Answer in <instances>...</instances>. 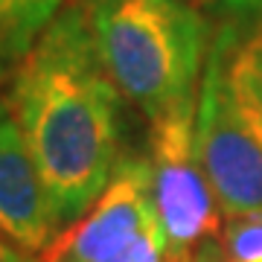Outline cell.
Segmentation results:
<instances>
[{
	"label": "cell",
	"mask_w": 262,
	"mask_h": 262,
	"mask_svg": "<svg viewBox=\"0 0 262 262\" xmlns=\"http://www.w3.org/2000/svg\"><path fill=\"white\" fill-rule=\"evenodd\" d=\"M122 99L76 0L9 79L6 105L61 230L96 204L120 166Z\"/></svg>",
	"instance_id": "obj_1"
},
{
	"label": "cell",
	"mask_w": 262,
	"mask_h": 262,
	"mask_svg": "<svg viewBox=\"0 0 262 262\" xmlns=\"http://www.w3.org/2000/svg\"><path fill=\"white\" fill-rule=\"evenodd\" d=\"M120 94L151 122L198 102L213 20L184 0H76Z\"/></svg>",
	"instance_id": "obj_2"
},
{
	"label": "cell",
	"mask_w": 262,
	"mask_h": 262,
	"mask_svg": "<svg viewBox=\"0 0 262 262\" xmlns=\"http://www.w3.org/2000/svg\"><path fill=\"white\" fill-rule=\"evenodd\" d=\"M149 181L169 262H187L222 239V204L195 151V105L151 122Z\"/></svg>",
	"instance_id": "obj_3"
},
{
	"label": "cell",
	"mask_w": 262,
	"mask_h": 262,
	"mask_svg": "<svg viewBox=\"0 0 262 262\" xmlns=\"http://www.w3.org/2000/svg\"><path fill=\"white\" fill-rule=\"evenodd\" d=\"M195 151L227 219L262 213V134L239 111L213 44L195 102Z\"/></svg>",
	"instance_id": "obj_4"
},
{
	"label": "cell",
	"mask_w": 262,
	"mask_h": 262,
	"mask_svg": "<svg viewBox=\"0 0 262 262\" xmlns=\"http://www.w3.org/2000/svg\"><path fill=\"white\" fill-rule=\"evenodd\" d=\"M158 230L149 158H122L96 204L38 253V262H120L143 236Z\"/></svg>",
	"instance_id": "obj_5"
},
{
	"label": "cell",
	"mask_w": 262,
	"mask_h": 262,
	"mask_svg": "<svg viewBox=\"0 0 262 262\" xmlns=\"http://www.w3.org/2000/svg\"><path fill=\"white\" fill-rule=\"evenodd\" d=\"M53 201L41 181L35 158L6 99L0 102V233L20 251L38 253L58 236Z\"/></svg>",
	"instance_id": "obj_6"
},
{
	"label": "cell",
	"mask_w": 262,
	"mask_h": 262,
	"mask_svg": "<svg viewBox=\"0 0 262 262\" xmlns=\"http://www.w3.org/2000/svg\"><path fill=\"white\" fill-rule=\"evenodd\" d=\"M213 44L222 56L233 99L262 134V0H219Z\"/></svg>",
	"instance_id": "obj_7"
},
{
	"label": "cell",
	"mask_w": 262,
	"mask_h": 262,
	"mask_svg": "<svg viewBox=\"0 0 262 262\" xmlns=\"http://www.w3.org/2000/svg\"><path fill=\"white\" fill-rule=\"evenodd\" d=\"M73 0H0V84H9L41 35Z\"/></svg>",
	"instance_id": "obj_8"
},
{
	"label": "cell",
	"mask_w": 262,
	"mask_h": 262,
	"mask_svg": "<svg viewBox=\"0 0 262 262\" xmlns=\"http://www.w3.org/2000/svg\"><path fill=\"white\" fill-rule=\"evenodd\" d=\"M0 262H38V256L20 251L12 239H6V236L0 233Z\"/></svg>",
	"instance_id": "obj_9"
},
{
	"label": "cell",
	"mask_w": 262,
	"mask_h": 262,
	"mask_svg": "<svg viewBox=\"0 0 262 262\" xmlns=\"http://www.w3.org/2000/svg\"><path fill=\"white\" fill-rule=\"evenodd\" d=\"M187 262H227L225 248H222V239H215V242L204 245V248H201V251H195Z\"/></svg>",
	"instance_id": "obj_10"
}]
</instances>
